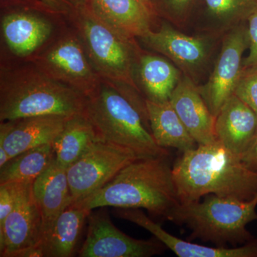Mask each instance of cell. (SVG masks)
<instances>
[{"label":"cell","instance_id":"cell-1","mask_svg":"<svg viewBox=\"0 0 257 257\" xmlns=\"http://www.w3.org/2000/svg\"><path fill=\"white\" fill-rule=\"evenodd\" d=\"M172 172L180 204L209 194L242 201L257 195V172L218 141L182 153Z\"/></svg>","mask_w":257,"mask_h":257},{"label":"cell","instance_id":"cell-2","mask_svg":"<svg viewBox=\"0 0 257 257\" xmlns=\"http://www.w3.org/2000/svg\"><path fill=\"white\" fill-rule=\"evenodd\" d=\"M169 157L134 161L104 187L73 204L91 211L106 207L144 209L169 221L180 204Z\"/></svg>","mask_w":257,"mask_h":257},{"label":"cell","instance_id":"cell-3","mask_svg":"<svg viewBox=\"0 0 257 257\" xmlns=\"http://www.w3.org/2000/svg\"><path fill=\"white\" fill-rule=\"evenodd\" d=\"M87 97L40 69L2 70L0 121L40 115L85 114Z\"/></svg>","mask_w":257,"mask_h":257},{"label":"cell","instance_id":"cell-4","mask_svg":"<svg viewBox=\"0 0 257 257\" xmlns=\"http://www.w3.org/2000/svg\"><path fill=\"white\" fill-rule=\"evenodd\" d=\"M85 115L102 140L130 149L143 158L170 156L168 149L157 145L150 126L120 86L101 79L87 97Z\"/></svg>","mask_w":257,"mask_h":257},{"label":"cell","instance_id":"cell-5","mask_svg":"<svg viewBox=\"0 0 257 257\" xmlns=\"http://www.w3.org/2000/svg\"><path fill=\"white\" fill-rule=\"evenodd\" d=\"M204 197L202 202L179 204L169 220L191 230L189 241L200 239L217 246H237L254 239L246 226L257 221V195L248 201L212 194Z\"/></svg>","mask_w":257,"mask_h":257},{"label":"cell","instance_id":"cell-6","mask_svg":"<svg viewBox=\"0 0 257 257\" xmlns=\"http://www.w3.org/2000/svg\"><path fill=\"white\" fill-rule=\"evenodd\" d=\"M76 10L81 40L98 75L103 80L138 92L133 74V39L103 23L92 14L87 5Z\"/></svg>","mask_w":257,"mask_h":257},{"label":"cell","instance_id":"cell-7","mask_svg":"<svg viewBox=\"0 0 257 257\" xmlns=\"http://www.w3.org/2000/svg\"><path fill=\"white\" fill-rule=\"evenodd\" d=\"M140 158L130 149L98 139L67 169L72 204L99 190Z\"/></svg>","mask_w":257,"mask_h":257},{"label":"cell","instance_id":"cell-8","mask_svg":"<svg viewBox=\"0 0 257 257\" xmlns=\"http://www.w3.org/2000/svg\"><path fill=\"white\" fill-rule=\"evenodd\" d=\"M35 67L51 78L87 97L101 79L94 70L81 39L64 37L35 60Z\"/></svg>","mask_w":257,"mask_h":257},{"label":"cell","instance_id":"cell-9","mask_svg":"<svg viewBox=\"0 0 257 257\" xmlns=\"http://www.w3.org/2000/svg\"><path fill=\"white\" fill-rule=\"evenodd\" d=\"M86 239L79 249V257H150L161 254L167 248L157 238L137 239L111 222L103 211L88 216Z\"/></svg>","mask_w":257,"mask_h":257},{"label":"cell","instance_id":"cell-10","mask_svg":"<svg viewBox=\"0 0 257 257\" xmlns=\"http://www.w3.org/2000/svg\"><path fill=\"white\" fill-rule=\"evenodd\" d=\"M248 47L247 27H235L223 40L220 54L209 80L199 88L209 110L215 117L225 102L234 94L242 73L243 54Z\"/></svg>","mask_w":257,"mask_h":257},{"label":"cell","instance_id":"cell-11","mask_svg":"<svg viewBox=\"0 0 257 257\" xmlns=\"http://www.w3.org/2000/svg\"><path fill=\"white\" fill-rule=\"evenodd\" d=\"M33 182L20 183L13 211L0 227V256L18 257L35 247L43 234L41 211L32 191Z\"/></svg>","mask_w":257,"mask_h":257},{"label":"cell","instance_id":"cell-12","mask_svg":"<svg viewBox=\"0 0 257 257\" xmlns=\"http://www.w3.org/2000/svg\"><path fill=\"white\" fill-rule=\"evenodd\" d=\"M69 118L40 115L1 121L0 148H4L11 159L30 149L52 144L63 131Z\"/></svg>","mask_w":257,"mask_h":257},{"label":"cell","instance_id":"cell-13","mask_svg":"<svg viewBox=\"0 0 257 257\" xmlns=\"http://www.w3.org/2000/svg\"><path fill=\"white\" fill-rule=\"evenodd\" d=\"M114 213L118 217L131 221L150 231L166 247L179 257H257V238L239 246L211 247L173 236L140 209L115 208Z\"/></svg>","mask_w":257,"mask_h":257},{"label":"cell","instance_id":"cell-14","mask_svg":"<svg viewBox=\"0 0 257 257\" xmlns=\"http://www.w3.org/2000/svg\"><path fill=\"white\" fill-rule=\"evenodd\" d=\"M170 101L198 145L217 142L215 116L211 114L199 88L188 77L180 79Z\"/></svg>","mask_w":257,"mask_h":257},{"label":"cell","instance_id":"cell-15","mask_svg":"<svg viewBox=\"0 0 257 257\" xmlns=\"http://www.w3.org/2000/svg\"><path fill=\"white\" fill-rule=\"evenodd\" d=\"M87 7L103 23L130 39L151 30L153 3L150 0H89Z\"/></svg>","mask_w":257,"mask_h":257},{"label":"cell","instance_id":"cell-16","mask_svg":"<svg viewBox=\"0 0 257 257\" xmlns=\"http://www.w3.org/2000/svg\"><path fill=\"white\" fill-rule=\"evenodd\" d=\"M256 130V113L235 94L215 117L217 141L239 157L247 149Z\"/></svg>","mask_w":257,"mask_h":257},{"label":"cell","instance_id":"cell-17","mask_svg":"<svg viewBox=\"0 0 257 257\" xmlns=\"http://www.w3.org/2000/svg\"><path fill=\"white\" fill-rule=\"evenodd\" d=\"M32 191L42 213L43 236L50 231L61 213L73 202L67 169L54 160L34 181Z\"/></svg>","mask_w":257,"mask_h":257},{"label":"cell","instance_id":"cell-18","mask_svg":"<svg viewBox=\"0 0 257 257\" xmlns=\"http://www.w3.org/2000/svg\"><path fill=\"white\" fill-rule=\"evenodd\" d=\"M140 39L147 46L183 68H195L207 57V45L204 39L184 35L167 24H163L158 31L150 30Z\"/></svg>","mask_w":257,"mask_h":257},{"label":"cell","instance_id":"cell-19","mask_svg":"<svg viewBox=\"0 0 257 257\" xmlns=\"http://www.w3.org/2000/svg\"><path fill=\"white\" fill-rule=\"evenodd\" d=\"M52 28L47 20L28 13L5 15L2 32L8 48L18 57H28L47 41Z\"/></svg>","mask_w":257,"mask_h":257},{"label":"cell","instance_id":"cell-20","mask_svg":"<svg viewBox=\"0 0 257 257\" xmlns=\"http://www.w3.org/2000/svg\"><path fill=\"white\" fill-rule=\"evenodd\" d=\"M92 211L72 204L57 218L37 245L42 257H72L86 221Z\"/></svg>","mask_w":257,"mask_h":257},{"label":"cell","instance_id":"cell-21","mask_svg":"<svg viewBox=\"0 0 257 257\" xmlns=\"http://www.w3.org/2000/svg\"><path fill=\"white\" fill-rule=\"evenodd\" d=\"M152 136L159 146L184 152L198 146L170 101L155 102L145 99Z\"/></svg>","mask_w":257,"mask_h":257},{"label":"cell","instance_id":"cell-22","mask_svg":"<svg viewBox=\"0 0 257 257\" xmlns=\"http://www.w3.org/2000/svg\"><path fill=\"white\" fill-rule=\"evenodd\" d=\"M139 76L146 99L155 102L170 101L180 80V72L162 57L144 55L139 62Z\"/></svg>","mask_w":257,"mask_h":257},{"label":"cell","instance_id":"cell-23","mask_svg":"<svg viewBox=\"0 0 257 257\" xmlns=\"http://www.w3.org/2000/svg\"><path fill=\"white\" fill-rule=\"evenodd\" d=\"M99 138L85 114L69 118L63 131L52 143L56 161L64 168H68Z\"/></svg>","mask_w":257,"mask_h":257},{"label":"cell","instance_id":"cell-24","mask_svg":"<svg viewBox=\"0 0 257 257\" xmlns=\"http://www.w3.org/2000/svg\"><path fill=\"white\" fill-rule=\"evenodd\" d=\"M55 160L52 144L19 154L0 168V184L34 182Z\"/></svg>","mask_w":257,"mask_h":257},{"label":"cell","instance_id":"cell-25","mask_svg":"<svg viewBox=\"0 0 257 257\" xmlns=\"http://www.w3.org/2000/svg\"><path fill=\"white\" fill-rule=\"evenodd\" d=\"M210 14L221 23L246 21L257 9V0H204Z\"/></svg>","mask_w":257,"mask_h":257},{"label":"cell","instance_id":"cell-26","mask_svg":"<svg viewBox=\"0 0 257 257\" xmlns=\"http://www.w3.org/2000/svg\"><path fill=\"white\" fill-rule=\"evenodd\" d=\"M234 94L257 114V66L243 68Z\"/></svg>","mask_w":257,"mask_h":257},{"label":"cell","instance_id":"cell-27","mask_svg":"<svg viewBox=\"0 0 257 257\" xmlns=\"http://www.w3.org/2000/svg\"><path fill=\"white\" fill-rule=\"evenodd\" d=\"M21 182L0 184V227L13 211L16 203Z\"/></svg>","mask_w":257,"mask_h":257},{"label":"cell","instance_id":"cell-28","mask_svg":"<svg viewBox=\"0 0 257 257\" xmlns=\"http://www.w3.org/2000/svg\"><path fill=\"white\" fill-rule=\"evenodd\" d=\"M248 23V55L243 60V68L257 66V9L246 20Z\"/></svg>","mask_w":257,"mask_h":257},{"label":"cell","instance_id":"cell-29","mask_svg":"<svg viewBox=\"0 0 257 257\" xmlns=\"http://www.w3.org/2000/svg\"><path fill=\"white\" fill-rule=\"evenodd\" d=\"M239 158L249 170L257 172V130L251 143Z\"/></svg>","mask_w":257,"mask_h":257},{"label":"cell","instance_id":"cell-30","mask_svg":"<svg viewBox=\"0 0 257 257\" xmlns=\"http://www.w3.org/2000/svg\"><path fill=\"white\" fill-rule=\"evenodd\" d=\"M162 2L170 13L179 16L187 12L192 0H162Z\"/></svg>","mask_w":257,"mask_h":257},{"label":"cell","instance_id":"cell-31","mask_svg":"<svg viewBox=\"0 0 257 257\" xmlns=\"http://www.w3.org/2000/svg\"><path fill=\"white\" fill-rule=\"evenodd\" d=\"M49 10L57 13L67 14L73 7L67 0H40Z\"/></svg>","mask_w":257,"mask_h":257},{"label":"cell","instance_id":"cell-32","mask_svg":"<svg viewBox=\"0 0 257 257\" xmlns=\"http://www.w3.org/2000/svg\"><path fill=\"white\" fill-rule=\"evenodd\" d=\"M67 1L70 3L73 8L77 9V8H82V7L87 5L89 0H67Z\"/></svg>","mask_w":257,"mask_h":257},{"label":"cell","instance_id":"cell-33","mask_svg":"<svg viewBox=\"0 0 257 257\" xmlns=\"http://www.w3.org/2000/svg\"><path fill=\"white\" fill-rule=\"evenodd\" d=\"M150 2H151V3H152V0H150Z\"/></svg>","mask_w":257,"mask_h":257}]
</instances>
